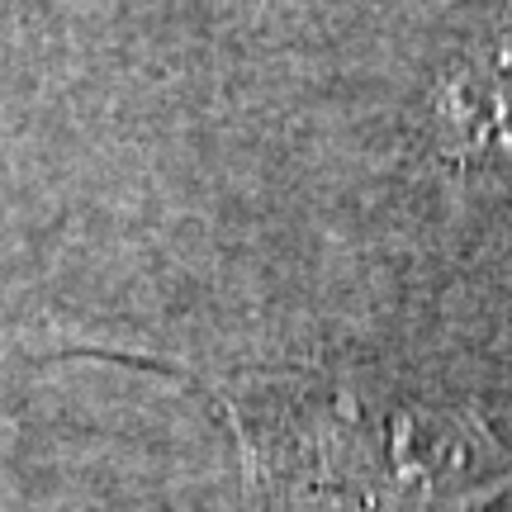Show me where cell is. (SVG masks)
<instances>
[{
  "instance_id": "obj_1",
  "label": "cell",
  "mask_w": 512,
  "mask_h": 512,
  "mask_svg": "<svg viewBox=\"0 0 512 512\" xmlns=\"http://www.w3.org/2000/svg\"><path fill=\"white\" fill-rule=\"evenodd\" d=\"M209 394L261 512H489L512 494L484 408L413 370H247Z\"/></svg>"
}]
</instances>
